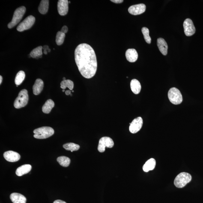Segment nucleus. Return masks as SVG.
<instances>
[{
  "label": "nucleus",
  "mask_w": 203,
  "mask_h": 203,
  "mask_svg": "<svg viewBox=\"0 0 203 203\" xmlns=\"http://www.w3.org/2000/svg\"><path fill=\"white\" fill-rule=\"evenodd\" d=\"M25 77V74L23 71H20L17 74L15 79V84L17 85H20L23 82Z\"/></svg>",
  "instance_id": "nucleus-25"
},
{
  "label": "nucleus",
  "mask_w": 203,
  "mask_h": 203,
  "mask_svg": "<svg viewBox=\"0 0 203 203\" xmlns=\"http://www.w3.org/2000/svg\"><path fill=\"white\" fill-rule=\"evenodd\" d=\"M69 1L67 0H59L57 5L58 13L61 16L67 14L69 10Z\"/></svg>",
  "instance_id": "nucleus-12"
},
{
  "label": "nucleus",
  "mask_w": 203,
  "mask_h": 203,
  "mask_svg": "<svg viewBox=\"0 0 203 203\" xmlns=\"http://www.w3.org/2000/svg\"><path fill=\"white\" fill-rule=\"evenodd\" d=\"M146 6L143 4L131 6L128 8L129 13L133 15L141 14L145 11Z\"/></svg>",
  "instance_id": "nucleus-11"
},
{
  "label": "nucleus",
  "mask_w": 203,
  "mask_h": 203,
  "mask_svg": "<svg viewBox=\"0 0 203 203\" xmlns=\"http://www.w3.org/2000/svg\"><path fill=\"white\" fill-rule=\"evenodd\" d=\"M43 49H44V51L46 50L48 52H50L51 51V49H49V46L47 45H45L43 47Z\"/></svg>",
  "instance_id": "nucleus-32"
},
{
  "label": "nucleus",
  "mask_w": 203,
  "mask_h": 203,
  "mask_svg": "<svg viewBox=\"0 0 203 203\" xmlns=\"http://www.w3.org/2000/svg\"><path fill=\"white\" fill-rule=\"evenodd\" d=\"M53 203H67L64 201H61L60 200H56L54 201Z\"/></svg>",
  "instance_id": "nucleus-33"
},
{
  "label": "nucleus",
  "mask_w": 203,
  "mask_h": 203,
  "mask_svg": "<svg viewBox=\"0 0 203 203\" xmlns=\"http://www.w3.org/2000/svg\"><path fill=\"white\" fill-rule=\"evenodd\" d=\"M35 20V18L32 16L27 17L18 26L17 30L18 31L22 32L29 29L34 25Z\"/></svg>",
  "instance_id": "nucleus-8"
},
{
  "label": "nucleus",
  "mask_w": 203,
  "mask_h": 203,
  "mask_svg": "<svg viewBox=\"0 0 203 203\" xmlns=\"http://www.w3.org/2000/svg\"><path fill=\"white\" fill-rule=\"evenodd\" d=\"M57 161L60 165L64 167H68L70 163V159L65 156H61L57 158Z\"/></svg>",
  "instance_id": "nucleus-24"
},
{
  "label": "nucleus",
  "mask_w": 203,
  "mask_h": 203,
  "mask_svg": "<svg viewBox=\"0 0 203 203\" xmlns=\"http://www.w3.org/2000/svg\"><path fill=\"white\" fill-rule=\"evenodd\" d=\"M126 59L129 62L134 63L136 61L138 58V54L136 50L134 49H128L125 54Z\"/></svg>",
  "instance_id": "nucleus-14"
},
{
  "label": "nucleus",
  "mask_w": 203,
  "mask_h": 203,
  "mask_svg": "<svg viewBox=\"0 0 203 203\" xmlns=\"http://www.w3.org/2000/svg\"><path fill=\"white\" fill-rule=\"evenodd\" d=\"M69 3H70V1H69Z\"/></svg>",
  "instance_id": "nucleus-40"
},
{
  "label": "nucleus",
  "mask_w": 203,
  "mask_h": 203,
  "mask_svg": "<svg viewBox=\"0 0 203 203\" xmlns=\"http://www.w3.org/2000/svg\"><path fill=\"white\" fill-rule=\"evenodd\" d=\"M192 180V176L189 173L182 172L176 177L174 184L176 187L182 188L184 187Z\"/></svg>",
  "instance_id": "nucleus-4"
},
{
  "label": "nucleus",
  "mask_w": 203,
  "mask_h": 203,
  "mask_svg": "<svg viewBox=\"0 0 203 203\" xmlns=\"http://www.w3.org/2000/svg\"><path fill=\"white\" fill-rule=\"evenodd\" d=\"M65 34L62 32L61 31H58L57 33L56 37V42L58 45H62L64 42Z\"/></svg>",
  "instance_id": "nucleus-28"
},
{
  "label": "nucleus",
  "mask_w": 203,
  "mask_h": 203,
  "mask_svg": "<svg viewBox=\"0 0 203 203\" xmlns=\"http://www.w3.org/2000/svg\"><path fill=\"white\" fill-rule=\"evenodd\" d=\"M49 1L48 0H42L41 1L38 6L39 12L42 14H46L49 9Z\"/></svg>",
  "instance_id": "nucleus-21"
},
{
  "label": "nucleus",
  "mask_w": 203,
  "mask_h": 203,
  "mask_svg": "<svg viewBox=\"0 0 203 203\" xmlns=\"http://www.w3.org/2000/svg\"><path fill=\"white\" fill-rule=\"evenodd\" d=\"M32 169V166L30 165H21L17 169L16 171V175L21 177L24 174H28Z\"/></svg>",
  "instance_id": "nucleus-18"
},
{
  "label": "nucleus",
  "mask_w": 203,
  "mask_h": 203,
  "mask_svg": "<svg viewBox=\"0 0 203 203\" xmlns=\"http://www.w3.org/2000/svg\"><path fill=\"white\" fill-rule=\"evenodd\" d=\"M67 87L69 88V90H73L74 87L73 81L69 79L63 80L62 81L61 83V88L65 90Z\"/></svg>",
  "instance_id": "nucleus-27"
},
{
  "label": "nucleus",
  "mask_w": 203,
  "mask_h": 203,
  "mask_svg": "<svg viewBox=\"0 0 203 203\" xmlns=\"http://www.w3.org/2000/svg\"><path fill=\"white\" fill-rule=\"evenodd\" d=\"M168 96L170 102L174 105H178L183 101V96L178 89L173 87L168 92Z\"/></svg>",
  "instance_id": "nucleus-6"
},
{
  "label": "nucleus",
  "mask_w": 203,
  "mask_h": 203,
  "mask_svg": "<svg viewBox=\"0 0 203 203\" xmlns=\"http://www.w3.org/2000/svg\"><path fill=\"white\" fill-rule=\"evenodd\" d=\"M131 90L135 94H139L141 90V85L139 81L136 79H133L130 83Z\"/></svg>",
  "instance_id": "nucleus-19"
},
{
  "label": "nucleus",
  "mask_w": 203,
  "mask_h": 203,
  "mask_svg": "<svg viewBox=\"0 0 203 203\" xmlns=\"http://www.w3.org/2000/svg\"><path fill=\"white\" fill-rule=\"evenodd\" d=\"M55 105L54 102L51 99H48L42 107V111L45 114H49Z\"/></svg>",
  "instance_id": "nucleus-22"
},
{
  "label": "nucleus",
  "mask_w": 203,
  "mask_h": 203,
  "mask_svg": "<svg viewBox=\"0 0 203 203\" xmlns=\"http://www.w3.org/2000/svg\"><path fill=\"white\" fill-rule=\"evenodd\" d=\"M68 31V29L67 27L66 26H63L61 30V32L64 33L65 34Z\"/></svg>",
  "instance_id": "nucleus-30"
},
{
  "label": "nucleus",
  "mask_w": 203,
  "mask_h": 203,
  "mask_svg": "<svg viewBox=\"0 0 203 203\" xmlns=\"http://www.w3.org/2000/svg\"><path fill=\"white\" fill-rule=\"evenodd\" d=\"M44 83L41 79H37L33 86V93L35 95L40 94L43 89Z\"/></svg>",
  "instance_id": "nucleus-17"
},
{
  "label": "nucleus",
  "mask_w": 203,
  "mask_h": 203,
  "mask_svg": "<svg viewBox=\"0 0 203 203\" xmlns=\"http://www.w3.org/2000/svg\"><path fill=\"white\" fill-rule=\"evenodd\" d=\"M72 92H74L73 90H72Z\"/></svg>",
  "instance_id": "nucleus-39"
},
{
  "label": "nucleus",
  "mask_w": 203,
  "mask_h": 203,
  "mask_svg": "<svg viewBox=\"0 0 203 203\" xmlns=\"http://www.w3.org/2000/svg\"><path fill=\"white\" fill-rule=\"evenodd\" d=\"M33 132L35 138L43 139L52 136L54 133V131L52 128L44 126L35 129Z\"/></svg>",
  "instance_id": "nucleus-2"
},
{
  "label": "nucleus",
  "mask_w": 203,
  "mask_h": 203,
  "mask_svg": "<svg viewBox=\"0 0 203 203\" xmlns=\"http://www.w3.org/2000/svg\"><path fill=\"white\" fill-rule=\"evenodd\" d=\"M157 45L159 51L164 55H166L168 54V46L165 39L160 38H158Z\"/></svg>",
  "instance_id": "nucleus-15"
},
{
  "label": "nucleus",
  "mask_w": 203,
  "mask_h": 203,
  "mask_svg": "<svg viewBox=\"0 0 203 203\" xmlns=\"http://www.w3.org/2000/svg\"><path fill=\"white\" fill-rule=\"evenodd\" d=\"M129 130L131 133L135 134L139 131L142 127L143 120L140 117H137L129 123Z\"/></svg>",
  "instance_id": "nucleus-9"
},
{
  "label": "nucleus",
  "mask_w": 203,
  "mask_h": 203,
  "mask_svg": "<svg viewBox=\"0 0 203 203\" xmlns=\"http://www.w3.org/2000/svg\"><path fill=\"white\" fill-rule=\"evenodd\" d=\"M26 10V8L24 6H22L16 9L14 13L13 19L11 22L8 25V27L11 29L19 23L25 14Z\"/></svg>",
  "instance_id": "nucleus-5"
},
{
  "label": "nucleus",
  "mask_w": 203,
  "mask_h": 203,
  "mask_svg": "<svg viewBox=\"0 0 203 203\" xmlns=\"http://www.w3.org/2000/svg\"><path fill=\"white\" fill-rule=\"evenodd\" d=\"M185 34L187 36H191L195 34V29L192 20L187 19L185 20L183 23Z\"/></svg>",
  "instance_id": "nucleus-10"
},
{
  "label": "nucleus",
  "mask_w": 203,
  "mask_h": 203,
  "mask_svg": "<svg viewBox=\"0 0 203 203\" xmlns=\"http://www.w3.org/2000/svg\"><path fill=\"white\" fill-rule=\"evenodd\" d=\"M66 78L65 77H64L63 78V80H66Z\"/></svg>",
  "instance_id": "nucleus-37"
},
{
  "label": "nucleus",
  "mask_w": 203,
  "mask_h": 203,
  "mask_svg": "<svg viewBox=\"0 0 203 203\" xmlns=\"http://www.w3.org/2000/svg\"><path fill=\"white\" fill-rule=\"evenodd\" d=\"M63 92H64L65 91V90L63 89L62 90Z\"/></svg>",
  "instance_id": "nucleus-38"
},
{
  "label": "nucleus",
  "mask_w": 203,
  "mask_h": 203,
  "mask_svg": "<svg viewBox=\"0 0 203 203\" xmlns=\"http://www.w3.org/2000/svg\"><path fill=\"white\" fill-rule=\"evenodd\" d=\"M143 35L144 40L147 43L150 44L151 42V38L150 37L149 33V31L148 28L146 27H143L141 29Z\"/></svg>",
  "instance_id": "nucleus-29"
},
{
  "label": "nucleus",
  "mask_w": 203,
  "mask_h": 203,
  "mask_svg": "<svg viewBox=\"0 0 203 203\" xmlns=\"http://www.w3.org/2000/svg\"><path fill=\"white\" fill-rule=\"evenodd\" d=\"M63 147L66 150H70L71 152L77 151L79 149L80 146L77 144L72 143H67L63 145Z\"/></svg>",
  "instance_id": "nucleus-26"
},
{
  "label": "nucleus",
  "mask_w": 203,
  "mask_h": 203,
  "mask_svg": "<svg viewBox=\"0 0 203 203\" xmlns=\"http://www.w3.org/2000/svg\"><path fill=\"white\" fill-rule=\"evenodd\" d=\"M43 47L39 46L33 50L30 54V56L32 58H41L43 54Z\"/></svg>",
  "instance_id": "nucleus-23"
},
{
  "label": "nucleus",
  "mask_w": 203,
  "mask_h": 203,
  "mask_svg": "<svg viewBox=\"0 0 203 203\" xmlns=\"http://www.w3.org/2000/svg\"><path fill=\"white\" fill-rule=\"evenodd\" d=\"M44 54H45V55H46V54H47L48 53V51H47L46 50H44Z\"/></svg>",
  "instance_id": "nucleus-36"
},
{
  "label": "nucleus",
  "mask_w": 203,
  "mask_h": 203,
  "mask_svg": "<svg viewBox=\"0 0 203 203\" xmlns=\"http://www.w3.org/2000/svg\"><path fill=\"white\" fill-rule=\"evenodd\" d=\"M65 94L66 95H69L71 94V91L70 90H66L65 91Z\"/></svg>",
  "instance_id": "nucleus-34"
},
{
  "label": "nucleus",
  "mask_w": 203,
  "mask_h": 203,
  "mask_svg": "<svg viewBox=\"0 0 203 203\" xmlns=\"http://www.w3.org/2000/svg\"><path fill=\"white\" fill-rule=\"evenodd\" d=\"M114 145V142L113 140L109 137H104L99 140L98 150L100 152H104L105 147L112 148Z\"/></svg>",
  "instance_id": "nucleus-7"
},
{
  "label": "nucleus",
  "mask_w": 203,
  "mask_h": 203,
  "mask_svg": "<svg viewBox=\"0 0 203 203\" xmlns=\"http://www.w3.org/2000/svg\"><path fill=\"white\" fill-rule=\"evenodd\" d=\"M111 1L113 2L116 3V4H120L123 2V0H111Z\"/></svg>",
  "instance_id": "nucleus-31"
},
{
  "label": "nucleus",
  "mask_w": 203,
  "mask_h": 203,
  "mask_svg": "<svg viewBox=\"0 0 203 203\" xmlns=\"http://www.w3.org/2000/svg\"><path fill=\"white\" fill-rule=\"evenodd\" d=\"M2 76H0V84H1L2 83Z\"/></svg>",
  "instance_id": "nucleus-35"
},
{
  "label": "nucleus",
  "mask_w": 203,
  "mask_h": 203,
  "mask_svg": "<svg viewBox=\"0 0 203 203\" xmlns=\"http://www.w3.org/2000/svg\"><path fill=\"white\" fill-rule=\"evenodd\" d=\"M28 100V91L26 89L21 90L14 101V107L17 109L23 107L27 105Z\"/></svg>",
  "instance_id": "nucleus-3"
},
{
  "label": "nucleus",
  "mask_w": 203,
  "mask_h": 203,
  "mask_svg": "<svg viewBox=\"0 0 203 203\" xmlns=\"http://www.w3.org/2000/svg\"><path fill=\"white\" fill-rule=\"evenodd\" d=\"M75 58L78 70L84 77L90 79L94 76L97 70V58L90 45L86 43L78 45L75 50Z\"/></svg>",
  "instance_id": "nucleus-1"
},
{
  "label": "nucleus",
  "mask_w": 203,
  "mask_h": 203,
  "mask_svg": "<svg viewBox=\"0 0 203 203\" xmlns=\"http://www.w3.org/2000/svg\"><path fill=\"white\" fill-rule=\"evenodd\" d=\"M10 198L13 203H26V198L23 195L16 192H14L10 195Z\"/></svg>",
  "instance_id": "nucleus-16"
},
{
  "label": "nucleus",
  "mask_w": 203,
  "mask_h": 203,
  "mask_svg": "<svg viewBox=\"0 0 203 203\" xmlns=\"http://www.w3.org/2000/svg\"><path fill=\"white\" fill-rule=\"evenodd\" d=\"M4 157L6 160L10 162L17 161L20 158V155L19 153L11 150L4 152Z\"/></svg>",
  "instance_id": "nucleus-13"
},
{
  "label": "nucleus",
  "mask_w": 203,
  "mask_h": 203,
  "mask_svg": "<svg viewBox=\"0 0 203 203\" xmlns=\"http://www.w3.org/2000/svg\"><path fill=\"white\" fill-rule=\"evenodd\" d=\"M155 165V160L153 158L150 159L147 161L143 166V170L145 172H148L149 171L154 169Z\"/></svg>",
  "instance_id": "nucleus-20"
}]
</instances>
